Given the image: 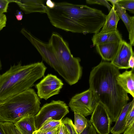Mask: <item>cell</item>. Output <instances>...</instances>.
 <instances>
[{
  "label": "cell",
  "instance_id": "obj_1",
  "mask_svg": "<svg viewBox=\"0 0 134 134\" xmlns=\"http://www.w3.org/2000/svg\"><path fill=\"white\" fill-rule=\"evenodd\" d=\"M120 73L110 62L102 61L92 69L89 76V88L105 107L112 122H116L129 100L127 93L117 83Z\"/></svg>",
  "mask_w": 134,
  "mask_h": 134
},
{
  "label": "cell",
  "instance_id": "obj_2",
  "mask_svg": "<svg viewBox=\"0 0 134 134\" xmlns=\"http://www.w3.org/2000/svg\"><path fill=\"white\" fill-rule=\"evenodd\" d=\"M46 13L53 26L73 33L88 34L93 27L96 21L92 8L66 2H55L52 9L47 7Z\"/></svg>",
  "mask_w": 134,
  "mask_h": 134
},
{
  "label": "cell",
  "instance_id": "obj_3",
  "mask_svg": "<svg viewBox=\"0 0 134 134\" xmlns=\"http://www.w3.org/2000/svg\"><path fill=\"white\" fill-rule=\"evenodd\" d=\"M47 69L42 62L25 65L20 62L11 65L0 74V101L31 88L44 76Z\"/></svg>",
  "mask_w": 134,
  "mask_h": 134
},
{
  "label": "cell",
  "instance_id": "obj_4",
  "mask_svg": "<svg viewBox=\"0 0 134 134\" xmlns=\"http://www.w3.org/2000/svg\"><path fill=\"white\" fill-rule=\"evenodd\" d=\"M41 103L37 94L31 88L0 101V121L14 124L27 115L35 116Z\"/></svg>",
  "mask_w": 134,
  "mask_h": 134
},
{
  "label": "cell",
  "instance_id": "obj_5",
  "mask_svg": "<svg viewBox=\"0 0 134 134\" xmlns=\"http://www.w3.org/2000/svg\"><path fill=\"white\" fill-rule=\"evenodd\" d=\"M49 42L55 53L63 74V78L70 85L77 83L82 74L80 59L73 57L67 42L58 33L52 34Z\"/></svg>",
  "mask_w": 134,
  "mask_h": 134
},
{
  "label": "cell",
  "instance_id": "obj_6",
  "mask_svg": "<svg viewBox=\"0 0 134 134\" xmlns=\"http://www.w3.org/2000/svg\"><path fill=\"white\" fill-rule=\"evenodd\" d=\"M69 112L68 107L63 101L52 100L44 104L34 116L36 130L48 121L62 120Z\"/></svg>",
  "mask_w": 134,
  "mask_h": 134
},
{
  "label": "cell",
  "instance_id": "obj_7",
  "mask_svg": "<svg viewBox=\"0 0 134 134\" xmlns=\"http://www.w3.org/2000/svg\"><path fill=\"white\" fill-rule=\"evenodd\" d=\"M21 32L37 49L43 60L63 78V72L51 44L49 42H45L40 40L24 28L22 29Z\"/></svg>",
  "mask_w": 134,
  "mask_h": 134
},
{
  "label": "cell",
  "instance_id": "obj_8",
  "mask_svg": "<svg viewBox=\"0 0 134 134\" xmlns=\"http://www.w3.org/2000/svg\"><path fill=\"white\" fill-rule=\"evenodd\" d=\"M99 102L93 92L89 88L72 97L68 105L74 113L86 117L92 114Z\"/></svg>",
  "mask_w": 134,
  "mask_h": 134
},
{
  "label": "cell",
  "instance_id": "obj_9",
  "mask_svg": "<svg viewBox=\"0 0 134 134\" xmlns=\"http://www.w3.org/2000/svg\"><path fill=\"white\" fill-rule=\"evenodd\" d=\"M63 85L62 80L56 76L48 74L37 84L35 87L39 98L46 100L52 96L58 94Z\"/></svg>",
  "mask_w": 134,
  "mask_h": 134
},
{
  "label": "cell",
  "instance_id": "obj_10",
  "mask_svg": "<svg viewBox=\"0 0 134 134\" xmlns=\"http://www.w3.org/2000/svg\"><path fill=\"white\" fill-rule=\"evenodd\" d=\"M90 121L99 134H109L112 121L105 107L99 102L93 112Z\"/></svg>",
  "mask_w": 134,
  "mask_h": 134
},
{
  "label": "cell",
  "instance_id": "obj_11",
  "mask_svg": "<svg viewBox=\"0 0 134 134\" xmlns=\"http://www.w3.org/2000/svg\"><path fill=\"white\" fill-rule=\"evenodd\" d=\"M133 55L134 54L132 46L123 40L117 53L110 63L119 70L128 69L130 68L129 65V60Z\"/></svg>",
  "mask_w": 134,
  "mask_h": 134
},
{
  "label": "cell",
  "instance_id": "obj_12",
  "mask_svg": "<svg viewBox=\"0 0 134 134\" xmlns=\"http://www.w3.org/2000/svg\"><path fill=\"white\" fill-rule=\"evenodd\" d=\"M43 0H11L17 4L26 14L38 12L46 13L47 7Z\"/></svg>",
  "mask_w": 134,
  "mask_h": 134
},
{
  "label": "cell",
  "instance_id": "obj_13",
  "mask_svg": "<svg viewBox=\"0 0 134 134\" xmlns=\"http://www.w3.org/2000/svg\"><path fill=\"white\" fill-rule=\"evenodd\" d=\"M121 42L99 44L96 46V49L103 60L111 62L117 53Z\"/></svg>",
  "mask_w": 134,
  "mask_h": 134
},
{
  "label": "cell",
  "instance_id": "obj_14",
  "mask_svg": "<svg viewBox=\"0 0 134 134\" xmlns=\"http://www.w3.org/2000/svg\"><path fill=\"white\" fill-rule=\"evenodd\" d=\"M117 83L127 93L134 97V74L133 69L126 70L117 77Z\"/></svg>",
  "mask_w": 134,
  "mask_h": 134
},
{
  "label": "cell",
  "instance_id": "obj_15",
  "mask_svg": "<svg viewBox=\"0 0 134 134\" xmlns=\"http://www.w3.org/2000/svg\"><path fill=\"white\" fill-rule=\"evenodd\" d=\"M133 104V98L131 101L127 103L123 107L115 122V125L110 129V132L112 134H121L125 130L127 115Z\"/></svg>",
  "mask_w": 134,
  "mask_h": 134
},
{
  "label": "cell",
  "instance_id": "obj_16",
  "mask_svg": "<svg viewBox=\"0 0 134 134\" xmlns=\"http://www.w3.org/2000/svg\"><path fill=\"white\" fill-rule=\"evenodd\" d=\"M21 134H33L36 130L34 116L25 115L14 124Z\"/></svg>",
  "mask_w": 134,
  "mask_h": 134
},
{
  "label": "cell",
  "instance_id": "obj_17",
  "mask_svg": "<svg viewBox=\"0 0 134 134\" xmlns=\"http://www.w3.org/2000/svg\"><path fill=\"white\" fill-rule=\"evenodd\" d=\"M92 40L94 46L104 43L119 42L123 40L122 36L117 30L114 31L101 34L99 32L94 34Z\"/></svg>",
  "mask_w": 134,
  "mask_h": 134
},
{
  "label": "cell",
  "instance_id": "obj_18",
  "mask_svg": "<svg viewBox=\"0 0 134 134\" xmlns=\"http://www.w3.org/2000/svg\"><path fill=\"white\" fill-rule=\"evenodd\" d=\"M120 19L114 5H113L109 14L106 15L105 23L99 33L101 34H105L117 30V25Z\"/></svg>",
  "mask_w": 134,
  "mask_h": 134
},
{
  "label": "cell",
  "instance_id": "obj_19",
  "mask_svg": "<svg viewBox=\"0 0 134 134\" xmlns=\"http://www.w3.org/2000/svg\"><path fill=\"white\" fill-rule=\"evenodd\" d=\"M113 5L116 13L124 22L128 32L132 16H130L127 13L126 10L120 7L116 3Z\"/></svg>",
  "mask_w": 134,
  "mask_h": 134
},
{
  "label": "cell",
  "instance_id": "obj_20",
  "mask_svg": "<svg viewBox=\"0 0 134 134\" xmlns=\"http://www.w3.org/2000/svg\"><path fill=\"white\" fill-rule=\"evenodd\" d=\"M74 126L79 134L86 127L88 120L83 115L74 113Z\"/></svg>",
  "mask_w": 134,
  "mask_h": 134
},
{
  "label": "cell",
  "instance_id": "obj_21",
  "mask_svg": "<svg viewBox=\"0 0 134 134\" xmlns=\"http://www.w3.org/2000/svg\"><path fill=\"white\" fill-rule=\"evenodd\" d=\"M62 124V120H51L43 124L37 131L45 132L53 130L59 127Z\"/></svg>",
  "mask_w": 134,
  "mask_h": 134
},
{
  "label": "cell",
  "instance_id": "obj_22",
  "mask_svg": "<svg viewBox=\"0 0 134 134\" xmlns=\"http://www.w3.org/2000/svg\"><path fill=\"white\" fill-rule=\"evenodd\" d=\"M116 3L123 8L134 13V0H117Z\"/></svg>",
  "mask_w": 134,
  "mask_h": 134
},
{
  "label": "cell",
  "instance_id": "obj_23",
  "mask_svg": "<svg viewBox=\"0 0 134 134\" xmlns=\"http://www.w3.org/2000/svg\"><path fill=\"white\" fill-rule=\"evenodd\" d=\"M2 124L6 134H21L15 127L14 124L3 122Z\"/></svg>",
  "mask_w": 134,
  "mask_h": 134
},
{
  "label": "cell",
  "instance_id": "obj_24",
  "mask_svg": "<svg viewBox=\"0 0 134 134\" xmlns=\"http://www.w3.org/2000/svg\"><path fill=\"white\" fill-rule=\"evenodd\" d=\"M62 123L67 127L70 134H79L76 131L72 120L68 118L62 120Z\"/></svg>",
  "mask_w": 134,
  "mask_h": 134
},
{
  "label": "cell",
  "instance_id": "obj_25",
  "mask_svg": "<svg viewBox=\"0 0 134 134\" xmlns=\"http://www.w3.org/2000/svg\"><path fill=\"white\" fill-rule=\"evenodd\" d=\"M86 3L89 4H98L104 5L108 9L109 12L111 8V5L106 0H86Z\"/></svg>",
  "mask_w": 134,
  "mask_h": 134
},
{
  "label": "cell",
  "instance_id": "obj_26",
  "mask_svg": "<svg viewBox=\"0 0 134 134\" xmlns=\"http://www.w3.org/2000/svg\"><path fill=\"white\" fill-rule=\"evenodd\" d=\"M134 16H132L131 19L129 33V39L130 41V44L132 46L134 45Z\"/></svg>",
  "mask_w": 134,
  "mask_h": 134
},
{
  "label": "cell",
  "instance_id": "obj_27",
  "mask_svg": "<svg viewBox=\"0 0 134 134\" xmlns=\"http://www.w3.org/2000/svg\"><path fill=\"white\" fill-rule=\"evenodd\" d=\"M79 134H97L96 131L92 125L88 120L86 127L83 131Z\"/></svg>",
  "mask_w": 134,
  "mask_h": 134
},
{
  "label": "cell",
  "instance_id": "obj_28",
  "mask_svg": "<svg viewBox=\"0 0 134 134\" xmlns=\"http://www.w3.org/2000/svg\"><path fill=\"white\" fill-rule=\"evenodd\" d=\"M134 122V104H133L129 111L127 116L126 128Z\"/></svg>",
  "mask_w": 134,
  "mask_h": 134
},
{
  "label": "cell",
  "instance_id": "obj_29",
  "mask_svg": "<svg viewBox=\"0 0 134 134\" xmlns=\"http://www.w3.org/2000/svg\"><path fill=\"white\" fill-rule=\"evenodd\" d=\"M11 0H0V14L7 12L9 3Z\"/></svg>",
  "mask_w": 134,
  "mask_h": 134
},
{
  "label": "cell",
  "instance_id": "obj_30",
  "mask_svg": "<svg viewBox=\"0 0 134 134\" xmlns=\"http://www.w3.org/2000/svg\"><path fill=\"white\" fill-rule=\"evenodd\" d=\"M7 21L6 15L4 14H0V31L6 26Z\"/></svg>",
  "mask_w": 134,
  "mask_h": 134
},
{
  "label": "cell",
  "instance_id": "obj_31",
  "mask_svg": "<svg viewBox=\"0 0 134 134\" xmlns=\"http://www.w3.org/2000/svg\"><path fill=\"white\" fill-rule=\"evenodd\" d=\"M57 134H70L67 127L62 123Z\"/></svg>",
  "mask_w": 134,
  "mask_h": 134
},
{
  "label": "cell",
  "instance_id": "obj_32",
  "mask_svg": "<svg viewBox=\"0 0 134 134\" xmlns=\"http://www.w3.org/2000/svg\"><path fill=\"white\" fill-rule=\"evenodd\" d=\"M59 127L53 130L45 132H41L36 131L33 134H57Z\"/></svg>",
  "mask_w": 134,
  "mask_h": 134
},
{
  "label": "cell",
  "instance_id": "obj_33",
  "mask_svg": "<svg viewBox=\"0 0 134 134\" xmlns=\"http://www.w3.org/2000/svg\"><path fill=\"white\" fill-rule=\"evenodd\" d=\"M123 134H134V122L126 129Z\"/></svg>",
  "mask_w": 134,
  "mask_h": 134
},
{
  "label": "cell",
  "instance_id": "obj_34",
  "mask_svg": "<svg viewBox=\"0 0 134 134\" xmlns=\"http://www.w3.org/2000/svg\"><path fill=\"white\" fill-rule=\"evenodd\" d=\"M46 6L50 9L53 8L55 6V2L51 0H48L46 2Z\"/></svg>",
  "mask_w": 134,
  "mask_h": 134
},
{
  "label": "cell",
  "instance_id": "obj_35",
  "mask_svg": "<svg viewBox=\"0 0 134 134\" xmlns=\"http://www.w3.org/2000/svg\"><path fill=\"white\" fill-rule=\"evenodd\" d=\"M134 63V55L132 56L130 58L129 61V65L130 68L133 69Z\"/></svg>",
  "mask_w": 134,
  "mask_h": 134
},
{
  "label": "cell",
  "instance_id": "obj_36",
  "mask_svg": "<svg viewBox=\"0 0 134 134\" xmlns=\"http://www.w3.org/2000/svg\"><path fill=\"white\" fill-rule=\"evenodd\" d=\"M16 19L18 21H20L23 18V15L21 11H18L17 14L15 15Z\"/></svg>",
  "mask_w": 134,
  "mask_h": 134
},
{
  "label": "cell",
  "instance_id": "obj_37",
  "mask_svg": "<svg viewBox=\"0 0 134 134\" xmlns=\"http://www.w3.org/2000/svg\"><path fill=\"white\" fill-rule=\"evenodd\" d=\"M3 122L0 121V134H6L2 124Z\"/></svg>",
  "mask_w": 134,
  "mask_h": 134
},
{
  "label": "cell",
  "instance_id": "obj_38",
  "mask_svg": "<svg viewBox=\"0 0 134 134\" xmlns=\"http://www.w3.org/2000/svg\"><path fill=\"white\" fill-rule=\"evenodd\" d=\"M108 2H110L111 3L112 5H114L115 3H116L117 0H107Z\"/></svg>",
  "mask_w": 134,
  "mask_h": 134
},
{
  "label": "cell",
  "instance_id": "obj_39",
  "mask_svg": "<svg viewBox=\"0 0 134 134\" xmlns=\"http://www.w3.org/2000/svg\"><path fill=\"white\" fill-rule=\"evenodd\" d=\"M2 65L1 64V60L0 59V70H1L2 69Z\"/></svg>",
  "mask_w": 134,
  "mask_h": 134
}]
</instances>
